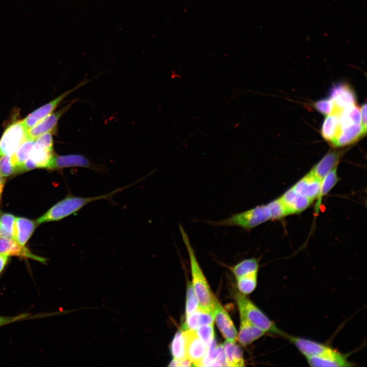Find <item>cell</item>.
<instances>
[{"label":"cell","mask_w":367,"mask_h":367,"mask_svg":"<svg viewBox=\"0 0 367 367\" xmlns=\"http://www.w3.org/2000/svg\"><path fill=\"white\" fill-rule=\"evenodd\" d=\"M134 184L118 188L110 193L94 197H80L68 195L53 205L43 215L36 220L41 224L57 221L67 217L81 209L88 203L102 199H111L116 193L131 187Z\"/></svg>","instance_id":"6da1fadb"},{"label":"cell","mask_w":367,"mask_h":367,"mask_svg":"<svg viewBox=\"0 0 367 367\" xmlns=\"http://www.w3.org/2000/svg\"><path fill=\"white\" fill-rule=\"evenodd\" d=\"M182 240L188 251L192 275V286L197 298L199 307L214 309L216 299L202 272L189 236L182 225H179Z\"/></svg>","instance_id":"7a4b0ae2"},{"label":"cell","mask_w":367,"mask_h":367,"mask_svg":"<svg viewBox=\"0 0 367 367\" xmlns=\"http://www.w3.org/2000/svg\"><path fill=\"white\" fill-rule=\"evenodd\" d=\"M269 220H271V217L266 204L259 205L245 211L234 214L220 221L205 222L216 226L237 227L249 231Z\"/></svg>","instance_id":"3957f363"},{"label":"cell","mask_w":367,"mask_h":367,"mask_svg":"<svg viewBox=\"0 0 367 367\" xmlns=\"http://www.w3.org/2000/svg\"><path fill=\"white\" fill-rule=\"evenodd\" d=\"M240 317L247 320L252 325L266 332L286 336V334L280 330L260 309L243 294L235 295Z\"/></svg>","instance_id":"277c9868"},{"label":"cell","mask_w":367,"mask_h":367,"mask_svg":"<svg viewBox=\"0 0 367 367\" xmlns=\"http://www.w3.org/2000/svg\"><path fill=\"white\" fill-rule=\"evenodd\" d=\"M28 130L22 120L8 126L0 139V156L12 155L27 139Z\"/></svg>","instance_id":"5b68a950"},{"label":"cell","mask_w":367,"mask_h":367,"mask_svg":"<svg viewBox=\"0 0 367 367\" xmlns=\"http://www.w3.org/2000/svg\"><path fill=\"white\" fill-rule=\"evenodd\" d=\"M73 100L57 111L46 116L35 125L28 130L27 139H36L39 136L47 133L54 134L58 123L61 117L65 114L76 101Z\"/></svg>","instance_id":"8992f818"},{"label":"cell","mask_w":367,"mask_h":367,"mask_svg":"<svg viewBox=\"0 0 367 367\" xmlns=\"http://www.w3.org/2000/svg\"><path fill=\"white\" fill-rule=\"evenodd\" d=\"M89 82V81L87 80L82 81L73 88L66 91L54 99L29 114L24 119H22L23 122L28 129L33 127L40 120L52 113L60 103L67 96L73 91L86 85Z\"/></svg>","instance_id":"52a82bcc"},{"label":"cell","mask_w":367,"mask_h":367,"mask_svg":"<svg viewBox=\"0 0 367 367\" xmlns=\"http://www.w3.org/2000/svg\"><path fill=\"white\" fill-rule=\"evenodd\" d=\"M185 338L187 357L194 365L200 366L208 348L198 336L196 331L182 329Z\"/></svg>","instance_id":"ba28073f"},{"label":"cell","mask_w":367,"mask_h":367,"mask_svg":"<svg viewBox=\"0 0 367 367\" xmlns=\"http://www.w3.org/2000/svg\"><path fill=\"white\" fill-rule=\"evenodd\" d=\"M214 312L215 320L223 337L228 342L235 343L237 331L228 314L217 299L214 305Z\"/></svg>","instance_id":"9c48e42d"},{"label":"cell","mask_w":367,"mask_h":367,"mask_svg":"<svg viewBox=\"0 0 367 367\" xmlns=\"http://www.w3.org/2000/svg\"><path fill=\"white\" fill-rule=\"evenodd\" d=\"M81 167L98 170V168L83 155L71 154L54 155L48 169H60L65 168Z\"/></svg>","instance_id":"30bf717a"},{"label":"cell","mask_w":367,"mask_h":367,"mask_svg":"<svg viewBox=\"0 0 367 367\" xmlns=\"http://www.w3.org/2000/svg\"><path fill=\"white\" fill-rule=\"evenodd\" d=\"M311 366H351L353 365L348 361L347 355L331 349L325 353L306 358Z\"/></svg>","instance_id":"8fae6325"},{"label":"cell","mask_w":367,"mask_h":367,"mask_svg":"<svg viewBox=\"0 0 367 367\" xmlns=\"http://www.w3.org/2000/svg\"><path fill=\"white\" fill-rule=\"evenodd\" d=\"M321 182V179L309 172L296 182L291 188L296 193L313 201L319 194Z\"/></svg>","instance_id":"7c38bea8"},{"label":"cell","mask_w":367,"mask_h":367,"mask_svg":"<svg viewBox=\"0 0 367 367\" xmlns=\"http://www.w3.org/2000/svg\"><path fill=\"white\" fill-rule=\"evenodd\" d=\"M290 215L300 213L308 208L313 202L294 191L291 188L279 197Z\"/></svg>","instance_id":"4fadbf2b"},{"label":"cell","mask_w":367,"mask_h":367,"mask_svg":"<svg viewBox=\"0 0 367 367\" xmlns=\"http://www.w3.org/2000/svg\"><path fill=\"white\" fill-rule=\"evenodd\" d=\"M285 337L306 358L322 355L331 349L329 346L312 340L289 335Z\"/></svg>","instance_id":"5bb4252c"},{"label":"cell","mask_w":367,"mask_h":367,"mask_svg":"<svg viewBox=\"0 0 367 367\" xmlns=\"http://www.w3.org/2000/svg\"><path fill=\"white\" fill-rule=\"evenodd\" d=\"M345 151L336 150L329 151L318 163L314 165L309 172L322 180L335 167L338 166L339 160Z\"/></svg>","instance_id":"9a60e30c"},{"label":"cell","mask_w":367,"mask_h":367,"mask_svg":"<svg viewBox=\"0 0 367 367\" xmlns=\"http://www.w3.org/2000/svg\"><path fill=\"white\" fill-rule=\"evenodd\" d=\"M331 99L338 108L344 109L345 107L355 104L356 97L354 90L350 86L344 83H338L333 86L329 93Z\"/></svg>","instance_id":"2e32d148"},{"label":"cell","mask_w":367,"mask_h":367,"mask_svg":"<svg viewBox=\"0 0 367 367\" xmlns=\"http://www.w3.org/2000/svg\"><path fill=\"white\" fill-rule=\"evenodd\" d=\"M0 254L30 258L42 263L46 262L45 258L33 254L13 240L0 238Z\"/></svg>","instance_id":"e0dca14e"},{"label":"cell","mask_w":367,"mask_h":367,"mask_svg":"<svg viewBox=\"0 0 367 367\" xmlns=\"http://www.w3.org/2000/svg\"><path fill=\"white\" fill-rule=\"evenodd\" d=\"M366 133L360 124H354L340 129L330 144L335 147H345L354 143Z\"/></svg>","instance_id":"ac0fdd59"},{"label":"cell","mask_w":367,"mask_h":367,"mask_svg":"<svg viewBox=\"0 0 367 367\" xmlns=\"http://www.w3.org/2000/svg\"><path fill=\"white\" fill-rule=\"evenodd\" d=\"M36 223L22 217H16L13 227V240L19 244L24 246L33 233Z\"/></svg>","instance_id":"d6986e66"},{"label":"cell","mask_w":367,"mask_h":367,"mask_svg":"<svg viewBox=\"0 0 367 367\" xmlns=\"http://www.w3.org/2000/svg\"><path fill=\"white\" fill-rule=\"evenodd\" d=\"M241 325L238 338L243 346L248 345L263 336L265 331L240 317Z\"/></svg>","instance_id":"ffe728a7"},{"label":"cell","mask_w":367,"mask_h":367,"mask_svg":"<svg viewBox=\"0 0 367 367\" xmlns=\"http://www.w3.org/2000/svg\"><path fill=\"white\" fill-rule=\"evenodd\" d=\"M55 154L53 148L47 147L37 142L33 147L30 158L37 168H48Z\"/></svg>","instance_id":"44dd1931"},{"label":"cell","mask_w":367,"mask_h":367,"mask_svg":"<svg viewBox=\"0 0 367 367\" xmlns=\"http://www.w3.org/2000/svg\"><path fill=\"white\" fill-rule=\"evenodd\" d=\"M337 166L335 167L321 180L319 194L316 199L314 206L316 216L319 213L323 197L329 193L338 181L339 178L337 173Z\"/></svg>","instance_id":"7402d4cb"},{"label":"cell","mask_w":367,"mask_h":367,"mask_svg":"<svg viewBox=\"0 0 367 367\" xmlns=\"http://www.w3.org/2000/svg\"><path fill=\"white\" fill-rule=\"evenodd\" d=\"M36 139H27L10 155L12 164L16 169L21 165L30 156Z\"/></svg>","instance_id":"603a6c76"},{"label":"cell","mask_w":367,"mask_h":367,"mask_svg":"<svg viewBox=\"0 0 367 367\" xmlns=\"http://www.w3.org/2000/svg\"><path fill=\"white\" fill-rule=\"evenodd\" d=\"M223 346L227 366H244L245 365L242 351L235 343L226 340Z\"/></svg>","instance_id":"cb8c5ba5"},{"label":"cell","mask_w":367,"mask_h":367,"mask_svg":"<svg viewBox=\"0 0 367 367\" xmlns=\"http://www.w3.org/2000/svg\"><path fill=\"white\" fill-rule=\"evenodd\" d=\"M258 259L252 257L244 259L229 269L238 278L250 273L258 272Z\"/></svg>","instance_id":"d4e9b609"},{"label":"cell","mask_w":367,"mask_h":367,"mask_svg":"<svg viewBox=\"0 0 367 367\" xmlns=\"http://www.w3.org/2000/svg\"><path fill=\"white\" fill-rule=\"evenodd\" d=\"M338 132L337 116L330 114L326 117L321 128V135L327 141L330 142L335 137Z\"/></svg>","instance_id":"484cf974"},{"label":"cell","mask_w":367,"mask_h":367,"mask_svg":"<svg viewBox=\"0 0 367 367\" xmlns=\"http://www.w3.org/2000/svg\"><path fill=\"white\" fill-rule=\"evenodd\" d=\"M171 352L173 359L183 360L187 358L185 338L182 329L176 333L171 343Z\"/></svg>","instance_id":"4316f807"},{"label":"cell","mask_w":367,"mask_h":367,"mask_svg":"<svg viewBox=\"0 0 367 367\" xmlns=\"http://www.w3.org/2000/svg\"><path fill=\"white\" fill-rule=\"evenodd\" d=\"M257 277V272H254L237 278L238 287L242 294H249L255 289Z\"/></svg>","instance_id":"83f0119b"},{"label":"cell","mask_w":367,"mask_h":367,"mask_svg":"<svg viewBox=\"0 0 367 367\" xmlns=\"http://www.w3.org/2000/svg\"><path fill=\"white\" fill-rule=\"evenodd\" d=\"M15 217L5 213L0 217V238L13 240V227Z\"/></svg>","instance_id":"f1b7e54d"},{"label":"cell","mask_w":367,"mask_h":367,"mask_svg":"<svg viewBox=\"0 0 367 367\" xmlns=\"http://www.w3.org/2000/svg\"><path fill=\"white\" fill-rule=\"evenodd\" d=\"M267 205L270 213L271 220H280L290 215L279 198L270 201Z\"/></svg>","instance_id":"f546056e"},{"label":"cell","mask_w":367,"mask_h":367,"mask_svg":"<svg viewBox=\"0 0 367 367\" xmlns=\"http://www.w3.org/2000/svg\"><path fill=\"white\" fill-rule=\"evenodd\" d=\"M199 307V303L192 286L189 282L187 286V300L186 305V316L192 313Z\"/></svg>","instance_id":"4dcf8cb0"},{"label":"cell","mask_w":367,"mask_h":367,"mask_svg":"<svg viewBox=\"0 0 367 367\" xmlns=\"http://www.w3.org/2000/svg\"><path fill=\"white\" fill-rule=\"evenodd\" d=\"M196 332L205 345L208 348L215 339L213 324L202 325Z\"/></svg>","instance_id":"1f68e13d"},{"label":"cell","mask_w":367,"mask_h":367,"mask_svg":"<svg viewBox=\"0 0 367 367\" xmlns=\"http://www.w3.org/2000/svg\"><path fill=\"white\" fill-rule=\"evenodd\" d=\"M313 107L316 110L321 114L328 116L332 114L335 104L330 98L318 100L314 103Z\"/></svg>","instance_id":"d6a6232c"},{"label":"cell","mask_w":367,"mask_h":367,"mask_svg":"<svg viewBox=\"0 0 367 367\" xmlns=\"http://www.w3.org/2000/svg\"><path fill=\"white\" fill-rule=\"evenodd\" d=\"M0 172L4 177L16 173V169L11 162L10 155L0 156Z\"/></svg>","instance_id":"836d02e7"},{"label":"cell","mask_w":367,"mask_h":367,"mask_svg":"<svg viewBox=\"0 0 367 367\" xmlns=\"http://www.w3.org/2000/svg\"><path fill=\"white\" fill-rule=\"evenodd\" d=\"M28 315L25 313L20 314L14 316H0V327L27 318Z\"/></svg>","instance_id":"e575fe53"},{"label":"cell","mask_w":367,"mask_h":367,"mask_svg":"<svg viewBox=\"0 0 367 367\" xmlns=\"http://www.w3.org/2000/svg\"><path fill=\"white\" fill-rule=\"evenodd\" d=\"M216 359L220 366H227L223 345H219L216 348Z\"/></svg>","instance_id":"d590c367"},{"label":"cell","mask_w":367,"mask_h":367,"mask_svg":"<svg viewBox=\"0 0 367 367\" xmlns=\"http://www.w3.org/2000/svg\"><path fill=\"white\" fill-rule=\"evenodd\" d=\"M192 365V363L190 360L186 358L183 360H177L173 359L168 366H190Z\"/></svg>","instance_id":"8d00e7d4"},{"label":"cell","mask_w":367,"mask_h":367,"mask_svg":"<svg viewBox=\"0 0 367 367\" xmlns=\"http://www.w3.org/2000/svg\"><path fill=\"white\" fill-rule=\"evenodd\" d=\"M361 114L360 124L366 130V103H364L360 108Z\"/></svg>","instance_id":"74e56055"},{"label":"cell","mask_w":367,"mask_h":367,"mask_svg":"<svg viewBox=\"0 0 367 367\" xmlns=\"http://www.w3.org/2000/svg\"><path fill=\"white\" fill-rule=\"evenodd\" d=\"M9 257L10 256L7 254H0V274L7 264Z\"/></svg>","instance_id":"f35d334b"},{"label":"cell","mask_w":367,"mask_h":367,"mask_svg":"<svg viewBox=\"0 0 367 367\" xmlns=\"http://www.w3.org/2000/svg\"><path fill=\"white\" fill-rule=\"evenodd\" d=\"M5 183V179L4 177L2 175L0 172V200L2 196V194L3 191Z\"/></svg>","instance_id":"ab89813d"}]
</instances>
